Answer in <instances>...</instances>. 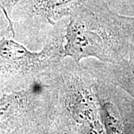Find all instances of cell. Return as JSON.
Listing matches in <instances>:
<instances>
[{"label": "cell", "instance_id": "obj_1", "mask_svg": "<svg viewBox=\"0 0 134 134\" xmlns=\"http://www.w3.org/2000/svg\"><path fill=\"white\" fill-rule=\"evenodd\" d=\"M64 56L76 63L87 58L116 65L134 45V18L121 16L107 0H89L69 16Z\"/></svg>", "mask_w": 134, "mask_h": 134}, {"label": "cell", "instance_id": "obj_2", "mask_svg": "<svg viewBox=\"0 0 134 134\" xmlns=\"http://www.w3.org/2000/svg\"><path fill=\"white\" fill-rule=\"evenodd\" d=\"M65 37L52 34L43 49L33 52L13 40L0 41V92L7 94L29 89L65 58Z\"/></svg>", "mask_w": 134, "mask_h": 134}, {"label": "cell", "instance_id": "obj_3", "mask_svg": "<svg viewBox=\"0 0 134 134\" xmlns=\"http://www.w3.org/2000/svg\"><path fill=\"white\" fill-rule=\"evenodd\" d=\"M89 0H32L31 14L46 19L48 23L56 24L64 16H69L73 11Z\"/></svg>", "mask_w": 134, "mask_h": 134}, {"label": "cell", "instance_id": "obj_4", "mask_svg": "<svg viewBox=\"0 0 134 134\" xmlns=\"http://www.w3.org/2000/svg\"><path fill=\"white\" fill-rule=\"evenodd\" d=\"M102 111L108 133L123 134V126L121 115L115 104L112 100H106L102 105Z\"/></svg>", "mask_w": 134, "mask_h": 134}, {"label": "cell", "instance_id": "obj_5", "mask_svg": "<svg viewBox=\"0 0 134 134\" xmlns=\"http://www.w3.org/2000/svg\"><path fill=\"white\" fill-rule=\"evenodd\" d=\"M21 1L22 0H0V8L2 9L6 19L9 23L10 29L11 32L13 33V36H14V31L13 29V23L10 19V16L15 6Z\"/></svg>", "mask_w": 134, "mask_h": 134}, {"label": "cell", "instance_id": "obj_6", "mask_svg": "<svg viewBox=\"0 0 134 134\" xmlns=\"http://www.w3.org/2000/svg\"><path fill=\"white\" fill-rule=\"evenodd\" d=\"M127 1H128V2H130L131 4L134 5V0H127Z\"/></svg>", "mask_w": 134, "mask_h": 134}]
</instances>
